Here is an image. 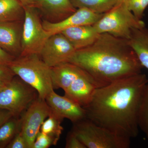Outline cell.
I'll use <instances>...</instances> for the list:
<instances>
[{
	"label": "cell",
	"mask_w": 148,
	"mask_h": 148,
	"mask_svg": "<svg viewBox=\"0 0 148 148\" xmlns=\"http://www.w3.org/2000/svg\"><path fill=\"white\" fill-rule=\"evenodd\" d=\"M148 83L141 73L98 88L84 108L86 118L121 137L136 138L140 99Z\"/></svg>",
	"instance_id": "6da1fadb"
},
{
	"label": "cell",
	"mask_w": 148,
	"mask_h": 148,
	"mask_svg": "<svg viewBox=\"0 0 148 148\" xmlns=\"http://www.w3.org/2000/svg\"><path fill=\"white\" fill-rule=\"evenodd\" d=\"M68 62L84 70L98 88L141 73L143 68L128 40L108 33L100 34L92 45L76 50Z\"/></svg>",
	"instance_id": "7a4b0ae2"
},
{
	"label": "cell",
	"mask_w": 148,
	"mask_h": 148,
	"mask_svg": "<svg viewBox=\"0 0 148 148\" xmlns=\"http://www.w3.org/2000/svg\"><path fill=\"white\" fill-rule=\"evenodd\" d=\"M14 75L35 88L38 97L45 100L54 90L51 77V69L38 54L20 56L9 66Z\"/></svg>",
	"instance_id": "3957f363"
},
{
	"label": "cell",
	"mask_w": 148,
	"mask_h": 148,
	"mask_svg": "<svg viewBox=\"0 0 148 148\" xmlns=\"http://www.w3.org/2000/svg\"><path fill=\"white\" fill-rule=\"evenodd\" d=\"M93 26L99 34L108 33L128 40L132 29L145 27V24L128 10L122 0L103 14Z\"/></svg>",
	"instance_id": "277c9868"
},
{
	"label": "cell",
	"mask_w": 148,
	"mask_h": 148,
	"mask_svg": "<svg viewBox=\"0 0 148 148\" xmlns=\"http://www.w3.org/2000/svg\"><path fill=\"white\" fill-rule=\"evenodd\" d=\"M86 148H128L130 139L121 137L87 119L74 123L71 130Z\"/></svg>",
	"instance_id": "5b68a950"
},
{
	"label": "cell",
	"mask_w": 148,
	"mask_h": 148,
	"mask_svg": "<svg viewBox=\"0 0 148 148\" xmlns=\"http://www.w3.org/2000/svg\"><path fill=\"white\" fill-rule=\"evenodd\" d=\"M38 97L37 90L19 77L6 84L0 90V109L20 117Z\"/></svg>",
	"instance_id": "8992f818"
},
{
	"label": "cell",
	"mask_w": 148,
	"mask_h": 148,
	"mask_svg": "<svg viewBox=\"0 0 148 148\" xmlns=\"http://www.w3.org/2000/svg\"><path fill=\"white\" fill-rule=\"evenodd\" d=\"M24 16L20 56L38 54L50 35L43 27L38 12L33 6L24 7Z\"/></svg>",
	"instance_id": "52a82bcc"
},
{
	"label": "cell",
	"mask_w": 148,
	"mask_h": 148,
	"mask_svg": "<svg viewBox=\"0 0 148 148\" xmlns=\"http://www.w3.org/2000/svg\"><path fill=\"white\" fill-rule=\"evenodd\" d=\"M51 110L45 99L38 97L21 116V132L32 148L43 122L50 115Z\"/></svg>",
	"instance_id": "ba28073f"
},
{
	"label": "cell",
	"mask_w": 148,
	"mask_h": 148,
	"mask_svg": "<svg viewBox=\"0 0 148 148\" xmlns=\"http://www.w3.org/2000/svg\"><path fill=\"white\" fill-rule=\"evenodd\" d=\"M76 49L62 33L51 35L46 41L39 54L50 68L69 61Z\"/></svg>",
	"instance_id": "9c48e42d"
},
{
	"label": "cell",
	"mask_w": 148,
	"mask_h": 148,
	"mask_svg": "<svg viewBox=\"0 0 148 148\" xmlns=\"http://www.w3.org/2000/svg\"><path fill=\"white\" fill-rule=\"evenodd\" d=\"M45 101L52 113L62 120L67 119L74 123L86 118V112L83 107L64 95H58L54 90L47 96Z\"/></svg>",
	"instance_id": "30bf717a"
},
{
	"label": "cell",
	"mask_w": 148,
	"mask_h": 148,
	"mask_svg": "<svg viewBox=\"0 0 148 148\" xmlns=\"http://www.w3.org/2000/svg\"><path fill=\"white\" fill-rule=\"evenodd\" d=\"M103 14L95 13L85 8L77 9L75 13L62 20L51 22L44 20L43 27L50 36L61 33L65 29L84 25H93L103 16Z\"/></svg>",
	"instance_id": "8fae6325"
},
{
	"label": "cell",
	"mask_w": 148,
	"mask_h": 148,
	"mask_svg": "<svg viewBox=\"0 0 148 148\" xmlns=\"http://www.w3.org/2000/svg\"><path fill=\"white\" fill-rule=\"evenodd\" d=\"M22 21H0V47L15 58L21 52Z\"/></svg>",
	"instance_id": "7c38bea8"
},
{
	"label": "cell",
	"mask_w": 148,
	"mask_h": 148,
	"mask_svg": "<svg viewBox=\"0 0 148 148\" xmlns=\"http://www.w3.org/2000/svg\"><path fill=\"white\" fill-rule=\"evenodd\" d=\"M33 6L51 22L64 20L75 12L70 0H37Z\"/></svg>",
	"instance_id": "4fadbf2b"
},
{
	"label": "cell",
	"mask_w": 148,
	"mask_h": 148,
	"mask_svg": "<svg viewBox=\"0 0 148 148\" xmlns=\"http://www.w3.org/2000/svg\"><path fill=\"white\" fill-rule=\"evenodd\" d=\"M98 87L90 76L85 71L72 83L64 96L84 108L90 102Z\"/></svg>",
	"instance_id": "5bb4252c"
},
{
	"label": "cell",
	"mask_w": 148,
	"mask_h": 148,
	"mask_svg": "<svg viewBox=\"0 0 148 148\" xmlns=\"http://www.w3.org/2000/svg\"><path fill=\"white\" fill-rule=\"evenodd\" d=\"M51 69L53 88H61L64 92L84 72L77 65L68 62L61 63Z\"/></svg>",
	"instance_id": "9a60e30c"
},
{
	"label": "cell",
	"mask_w": 148,
	"mask_h": 148,
	"mask_svg": "<svg viewBox=\"0 0 148 148\" xmlns=\"http://www.w3.org/2000/svg\"><path fill=\"white\" fill-rule=\"evenodd\" d=\"M69 40L76 50L92 45L100 34L92 25H84L71 27L61 32Z\"/></svg>",
	"instance_id": "2e32d148"
},
{
	"label": "cell",
	"mask_w": 148,
	"mask_h": 148,
	"mask_svg": "<svg viewBox=\"0 0 148 148\" xmlns=\"http://www.w3.org/2000/svg\"><path fill=\"white\" fill-rule=\"evenodd\" d=\"M128 43L135 52L143 67L148 70V29H132Z\"/></svg>",
	"instance_id": "e0dca14e"
},
{
	"label": "cell",
	"mask_w": 148,
	"mask_h": 148,
	"mask_svg": "<svg viewBox=\"0 0 148 148\" xmlns=\"http://www.w3.org/2000/svg\"><path fill=\"white\" fill-rule=\"evenodd\" d=\"M24 8L18 0H0V21H22Z\"/></svg>",
	"instance_id": "ac0fdd59"
},
{
	"label": "cell",
	"mask_w": 148,
	"mask_h": 148,
	"mask_svg": "<svg viewBox=\"0 0 148 148\" xmlns=\"http://www.w3.org/2000/svg\"><path fill=\"white\" fill-rule=\"evenodd\" d=\"M119 0H70L76 9L85 8L95 13L103 14L110 10Z\"/></svg>",
	"instance_id": "d6986e66"
},
{
	"label": "cell",
	"mask_w": 148,
	"mask_h": 148,
	"mask_svg": "<svg viewBox=\"0 0 148 148\" xmlns=\"http://www.w3.org/2000/svg\"><path fill=\"white\" fill-rule=\"evenodd\" d=\"M21 116H12L0 127V148L6 147L21 130Z\"/></svg>",
	"instance_id": "ffe728a7"
},
{
	"label": "cell",
	"mask_w": 148,
	"mask_h": 148,
	"mask_svg": "<svg viewBox=\"0 0 148 148\" xmlns=\"http://www.w3.org/2000/svg\"><path fill=\"white\" fill-rule=\"evenodd\" d=\"M63 121L52 113L51 111L50 115L43 122L40 131L49 135L57 144L64 130L61 124Z\"/></svg>",
	"instance_id": "44dd1931"
},
{
	"label": "cell",
	"mask_w": 148,
	"mask_h": 148,
	"mask_svg": "<svg viewBox=\"0 0 148 148\" xmlns=\"http://www.w3.org/2000/svg\"><path fill=\"white\" fill-rule=\"evenodd\" d=\"M139 129L145 135L148 143V83L143 89L138 114Z\"/></svg>",
	"instance_id": "7402d4cb"
},
{
	"label": "cell",
	"mask_w": 148,
	"mask_h": 148,
	"mask_svg": "<svg viewBox=\"0 0 148 148\" xmlns=\"http://www.w3.org/2000/svg\"><path fill=\"white\" fill-rule=\"evenodd\" d=\"M129 10L137 18L142 19L148 6V0H122Z\"/></svg>",
	"instance_id": "603a6c76"
},
{
	"label": "cell",
	"mask_w": 148,
	"mask_h": 148,
	"mask_svg": "<svg viewBox=\"0 0 148 148\" xmlns=\"http://www.w3.org/2000/svg\"><path fill=\"white\" fill-rule=\"evenodd\" d=\"M57 143L53 138L40 131L37 134L32 148H48L56 145Z\"/></svg>",
	"instance_id": "cb8c5ba5"
},
{
	"label": "cell",
	"mask_w": 148,
	"mask_h": 148,
	"mask_svg": "<svg viewBox=\"0 0 148 148\" xmlns=\"http://www.w3.org/2000/svg\"><path fill=\"white\" fill-rule=\"evenodd\" d=\"M6 148H29V147L24 135H22L21 131H20Z\"/></svg>",
	"instance_id": "d4e9b609"
},
{
	"label": "cell",
	"mask_w": 148,
	"mask_h": 148,
	"mask_svg": "<svg viewBox=\"0 0 148 148\" xmlns=\"http://www.w3.org/2000/svg\"><path fill=\"white\" fill-rule=\"evenodd\" d=\"M66 148H86L75 135L71 131L66 138Z\"/></svg>",
	"instance_id": "484cf974"
},
{
	"label": "cell",
	"mask_w": 148,
	"mask_h": 148,
	"mask_svg": "<svg viewBox=\"0 0 148 148\" xmlns=\"http://www.w3.org/2000/svg\"><path fill=\"white\" fill-rule=\"evenodd\" d=\"M15 58L0 47V66L9 67Z\"/></svg>",
	"instance_id": "4316f807"
},
{
	"label": "cell",
	"mask_w": 148,
	"mask_h": 148,
	"mask_svg": "<svg viewBox=\"0 0 148 148\" xmlns=\"http://www.w3.org/2000/svg\"><path fill=\"white\" fill-rule=\"evenodd\" d=\"M15 75L9 67L0 66V80L5 83L8 82Z\"/></svg>",
	"instance_id": "83f0119b"
},
{
	"label": "cell",
	"mask_w": 148,
	"mask_h": 148,
	"mask_svg": "<svg viewBox=\"0 0 148 148\" xmlns=\"http://www.w3.org/2000/svg\"><path fill=\"white\" fill-rule=\"evenodd\" d=\"M13 116V114L10 111L0 109V127Z\"/></svg>",
	"instance_id": "f1b7e54d"
},
{
	"label": "cell",
	"mask_w": 148,
	"mask_h": 148,
	"mask_svg": "<svg viewBox=\"0 0 148 148\" xmlns=\"http://www.w3.org/2000/svg\"><path fill=\"white\" fill-rule=\"evenodd\" d=\"M23 7L33 6L37 0H18Z\"/></svg>",
	"instance_id": "f546056e"
},
{
	"label": "cell",
	"mask_w": 148,
	"mask_h": 148,
	"mask_svg": "<svg viewBox=\"0 0 148 148\" xmlns=\"http://www.w3.org/2000/svg\"><path fill=\"white\" fill-rule=\"evenodd\" d=\"M6 83H7L4 82L0 80V90L5 86V85Z\"/></svg>",
	"instance_id": "4dcf8cb0"
}]
</instances>
